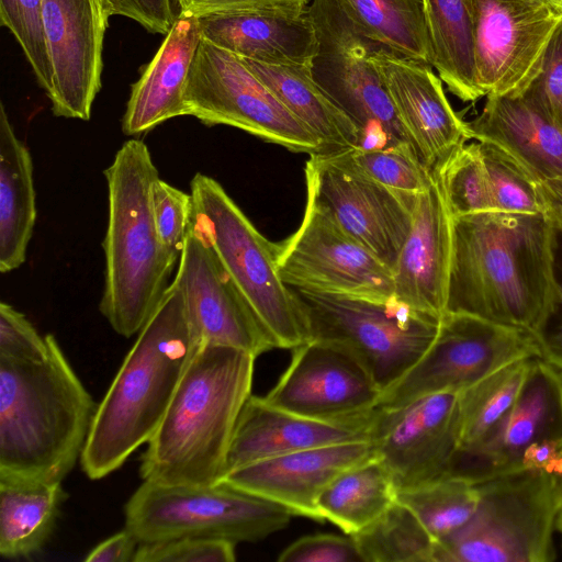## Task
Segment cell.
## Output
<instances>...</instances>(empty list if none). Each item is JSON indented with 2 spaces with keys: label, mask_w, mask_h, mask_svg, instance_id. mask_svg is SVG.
Instances as JSON below:
<instances>
[{
  "label": "cell",
  "mask_w": 562,
  "mask_h": 562,
  "mask_svg": "<svg viewBox=\"0 0 562 562\" xmlns=\"http://www.w3.org/2000/svg\"><path fill=\"white\" fill-rule=\"evenodd\" d=\"M480 146L490 178L493 210L542 213L536 184L497 148L486 143Z\"/></svg>",
  "instance_id": "cell-40"
},
{
  "label": "cell",
  "mask_w": 562,
  "mask_h": 562,
  "mask_svg": "<svg viewBox=\"0 0 562 562\" xmlns=\"http://www.w3.org/2000/svg\"><path fill=\"white\" fill-rule=\"evenodd\" d=\"M396 499L392 475L375 457L337 475L321 493L317 509L324 520L352 535L371 524Z\"/></svg>",
  "instance_id": "cell-32"
},
{
  "label": "cell",
  "mask_w": 562,
  "mask_h": 562,
  "mask_svg": "<svg viewBox=\"0 0 562 562\" xmlns=\"http://www.w3.org/2000/svg\"><path fill=\"white\" fill-rule=\"evenodd\" d=\"M554 267L555 301L548 317L533 335L539 349V358L562 369V231H557Z\"/></svg>",
  "instance_id": "cell-46"
},
{
  "label": "cell",
  "mask_w": 562,
  "mask_h": 562,
  "mask_svg": "<svg viewBox=\"0 0 562 562\" xmlns=\"http://www.w3.org/2000/svg\"><path fill=\"white\" fill-rule=\"evenodd\" d=\"M532 358L518 359L459 393V449L481 445L506 418Z\"/></svg>",
  "instance_id": "cell-34"
},
{
  "label": "cell",
  "mask_w": 562,
  "mask_h": 562,
  "mask_svg": "<svg viewBox=\"0 0 562 562\" xmlns=\"http://www.w3.org/2000/svg\"><path fill=\"white\" fill-rule=\"evenodd\" d=\"M202 40L199 19L179 13L154 58L133 85L122 119L127 136L147 133L184 114V93Z\"/></svg>",
  "instance_id": "cell-27"
},
{
  "label": "cell",
  "mask_w": 562,
  "mask_h": 562,
  "mask_svg": "<svg viewBox=\"0 0 562 562\" xmlns=\"http://www.w3.org/2000/svg\"><path fill=\"white\" fill-rule=\"evenodd\" d=\"M199 347L182 290L172 280L98 404L80 458L89 479L108 476L147 445Z\"/></svg>",
  "instance_id": "cell-2"
},
{
  "label": "cell",
  "mask_w": 562,
  "mask_h": 562,
  "mask_svg": "<svg viewBox=\"0 0 562 562\" xmlns=\"http://www.w3.org/2000/svg\"><path fill=\"white\" fill-rule=\"evenodd\" d=\"M526 92L562 125V23L548 45L539 76Z\"/></svg>",
  "instance_id": "cell-45"
},
{
  "label": "cell",
  "mask_w": 562,
  "mask_h": 562,
  "mask_svg": "<svg viewBox=\"0 0 562 562\" xmlns=\"http://www.w3.org/2000/svg\"><path fill=\"white\" fill-rule=\"evenodd\" d=\"M435 170L452 216L493 210L490 178L480 143L460 144Z\"/></svg>",
  "instance_id": "cell-37"
},
{
  "label": "cell",
  "mask_w": 562,
  "mask_h": 562,
  "mask_svg": "<svg viewBox=\"0 0 562 562\" xmlns=\"http://www.w3.org/2000/svg\"><path fill=\"white\" fill-rule=\"evenodd\" d=\"M369 440L397 491L446 475L460 443L459 393L428 394L396 407H376Z\"/></svg>",
  "instance_id": "cell-16"
},
{
  "label": "cell",
  "mask_w": 562,
  "mask_h": 562,
  "mask_svg": "<svg viewBox=\"0 0 562 562\" xmlns=\"http://www.w3.org/2000/svg\"><path fill=\"white\" fill-rule=\"evenodd\" d=\"M540 3H543L548 7H550L551 9L562 13V0H536Z\"/></svg>",
  "instance_id": "cell-53"
},
{
  "label": "cell",
  "mask_w": 562,
  "mask_h": 562,
  "mask_svg": "<svg viewBox=\"0 0 562 562\" xmlns=\"http://www.w3.org/2000/svg\"><path fill=\"white\" fill-rule=\"evenodd\" d=\"M108 0H43L42 19L53 71L47 95L54 115L90 120L101 88Z\"/></svg>",
  "instance_id": "cell-18"
},
{
  "label": "cell",
  "mask_w": 562,
  "mask_h": 562,
  "mask_svg": "<svg viewBox=\"0 0 562 562\" xmlns=\"http://www.w3.org/2000/svg\"><path fill=\"white\" fill-rule=\"evenodd\" d=\"M193 224L213 248L277 348L311 340L306 316L278 271V245L268 240L215 179L196 172L190 182Z\"/></svg>",
  "instance_id": "cell-6"
},
{
  "label": "cell",
  "mask_w": 562,
  "mask_h": 562,
  "mask_svg": "<svg viewBox=\"0 0 562 562\" xmlns=\"http://www.w3.org/2000/svg\"><path fill=\"white\" fill-rule=\"evenodd\" d=\"M279 562H362L353 538L335 533L303 536L288 546Z\"/></svg>",
  "instance_id": "cell-44"
},
{
  "label": "cell",
  "mask_w": 562,
  "mask_h": 562,
  "mask_svg": "<svg viewBox=\"0 0 562 562\" xmlns=\"http://www.w3.org/2000/svg\"><path fill=\"white\" fill-rule=\"evenodd\" d=\"M277 263L281 279L293 289L394 299L393 272L308 198L299 228L278 244Z\"/></svg>",
  "instance_id": "cell-13"
},
{
  "label": "cell",
  "mask_w": 562,
  "mask_h": 562,
  "mask_svg": "<svg viewBox=\"0 0 562 562\" xmlns=\"http://www.w3.org/2000/svg\"><path fill=\"white\" fill-rule=\"evenodd\" d=\"M151 202L159 238L179 261L193 222L192 196L158 178L151 188Z\"/></svg>",
  "instance_id": "cell-41"
},
{
  "label": "cell",
  "mask_w": 562,
  "mask_h": 562,
  "mask_svg": "<svg viewBox=\"0 0 562 562\" xmlns=\"http://www.w3.org/2000/svg\"><path fill=\"white\" fill-rule=\"evenodd\" d=\"M305 179L307 198L393 272L411 232L419 194L385 187L338 154L310 155Z\"/></svg>",
  "instance_id": "cell-14"
},
{
  "label": "cell",
  "mask_w": 562,
  "mask_h": 562,
  "mask_svg": "<svg viewBox=\"0 0 562 562\" xmlns=\"http://www.w3.org/2000/svg\"><path fill=\"white\" fill-rule=\"evenodd\" d=\"M236 543L212 538L183 537L140 543L135 562H233Z\"/></svg>",
  "instance_id": "cell-42"
},
{
  "label": "cell",
  "mask_w": 562,
  "mask_h": 562,
  "mask_svg": "<svg viewBox=\"0 0 562 562\" xmlns=\"http://www.w3.org/2000/svg\"><path fill=\"white\" fill-rule=\"evenodd\" d=\"M482 97H516L539 76L562 13L536 0H471Z\"/></svg>",
  "instance_id": "cell-15"
},
{
  "label": "cell",
  "mask_w": 562,
  "mask_h": 562,
  "mask_svg": "<svg viewBox=\"0 0 562 562\" xmlns=\"http://www.w3.org/2000/svg\"><path fill=\"white\" fill-rule=\"evenodd\" d=\"M112 15L136 21L150 33L166 35L177 14L173 0H108Z\"/></svg>",
  "instance_id": "cell-47"
},
{
  "label": "cell",
  "mask_w": 562,
  "mask_h": 562,
  "mask_svg": "<svg viewBox=\"0 0 562 562\" xmlns=\"http://www.w3.org/2000/svg\"><path fill=\"white\" fill-rule=\"evenodd\" d=\"M200 346H226L254 357L277 348L193 222L173 279Z\"/></svg>",
  "instance_id": "cell-19"
},
{
  "label": "cell",
  "mask_w": 562,
  "mask_h": 562,
  "mask_svg": "<svg viewBox=\"0 0 562 562\" xmlns=\"http://www.w3.org/2000/svg\"><path fill=\"white\" fill-rule=\"evenodd\" d=\"M555 529L562 535V503L555 518Z\"/></svg>",
  "instance_id": "cell-54"
},
{
  "label": "cell",
  "mask_w": 562,
  "mask_h": 562,
  "mask_svg": "<svg viewBox=\"0 0 562 562\" xmlns=\"http://www.w3.org/2000/svg\"><path fill=\"white\" fill-rule=\"evenodd\" d=\"M544 440L562 442V369L535 357L506 418L481 445L459 449L446 475L479 483L519 470L526 450Z\"/></svg>",
  "instance_id": "cell-20"
},
{
  "label": "cell",
  "mask_w": 562,
  "mask_h": 562,
  "mask_svg": "<svg viewBox=\"0 0 562 562\" xmlns=\"http://www.w3.org/2000/svg\"><path fill=\"white\" fill-rule=\"evenodd\" d=\"M42 9L43 0H0L1 24L14 36L38 85L48 95L53 71L44 35Z\"/></svg>",
  "instance_id": "cell-39"
},
{
  "label": "cell",
  "mask_w": 562,
  "mask_h": 562,
  "mask_svg": "<svg viewBox=\"0 0 562 562\" xmlns=\"http://www.w3.org/2000/svg\"><path fill=\"white\" fill-rule=\"evenodd\" d=\"M47 337L41 361L0 358V477L63 482L83 452L98 405Z\"/></svg>",
  "instance_id": "cell-3"
},
{
  "label": "cell",
  "mask_w": 562,
  "mask_h": 562,
  "mask_svg": "<svg viewBox=\"0 0 562 562\" xmlns=\"http://www.w3.org/2000/svg\"><path fill=\"white\" fill-rule=\"evenodd\" d=\"M282 104L322 143V155L362 146L349 117L315 80L312 66L273 65L241 58Z\"/></svg>",
  "instance_id": "cell-28"
},
{
  "label": "cell",
  "mask_w": 562,
  "mask_h": 562,
  "mask_svg": "<svg viewBox=\"0 0 562 562\" xmlns=\"http://www.w3.org/2000/svg\"><path fill=\"white\" fill-rule=\"evenodd\" d=\"M530 357H540L532 333L469 314L445 313L428 349L382 392L376 407H396L428 394L460 393L501 368Z\"/></svg>",
  "instance_id": "cell-12"
},
{
  "label": "cell",
  "mask_w": 562,
  "mask_h": 562,
  "mask_svg": "<svg viewBox=\"0 0 562 562\" xmlns=\"http://www.w3.org/2000/svg\"><path fill=\"white\" fill-rule=\"evenodd\" d=\"M555 239L543 213L452 216L446 313L535 334L557 296Z\"/></svg>",
  "instance_id": "cell-1"
},
{
  "label": "cell",
  "mask_w": 562,
  "mask_h": 562,
  "mask_svg": "<svg viewBox=\"0 0 562 562\" xmlns=\"http://www.w3.org/2000/svg\"><path fill=\"white\" fill-rule=\"evenodd\" d=\"M542 213L557 231H562V177L536 184Z\"/></svg>",
  "instance_id": "cell-50"
},
{
  "label": "cell",
  "mask_w": 562,
  "mask_h": 562,
  "mask_svg": "<svg viewBox=\"0 0 562 562\" xmlns=\"http://www.w3.org/2000/svg\"><path fill=\"white\" fill-rule=\"evenodd\" d=\"M308 11L319 44L313 76L358 128L362 146H406L420 156L370 59L374 42L353 26L336 0H312Z\"/></svg>",
  "instance_id": "cell-10"
},
{
  "label": "cell",
  "mask_w": 562,
  "mask_h": 562,
  "mask_svg": "<svg viewBox=\"0 0 562 562\" xmlns=\"http://www.w3.org/2000/svg\"><path fill=\"white\" fill-rule=\"evenodd\" d=\"M49 351L48 337L41 336L27 317L12 305L0 303V358L41 361Z\"/></svg>",
  "instance_id": "cell-43"
},
{
  "label": "cell",
  "mask_w": 562,
  "mask_h": 562,
  "mask_svg": "<svg viewBox=\"0 0 562 562\" xmlns=\"http://www.w3.org/2000/svg\"><path fill=\"white\" fill-rule=\"evenodd\" d=\"M335 154L361 173L394 190L420 194L435 179V171L411 147L358 146Z\"/></svg>",
  "instance_id": "cell-38"
},
{
  "label": "cell",
  "mask_w": 562,
  "mask_h": 562,
  "mask_svg": "<svg viewBox=\"0 0 562 562\" xmlns=\"http://www.w3.org/2000/svg\"><path fill=\"white\" fill-rule=\"evenodd\" d=\"M312 0H175L179 13L202 15L210 12L267 5H308Z\"/></svg>",
  "instance_id": "cell-49"
},
{
  "label": "cell",
  "mask_w": 562,
  "mask_h": 562,
  "mask_svg": "<svg viewBox=\"0 0 562 562\" xmlns=\"http://www.w3.org/2000/svg\"><path fill=\"white\" fill-rule=\"evenodd\" d=\"M418 195L413 225L393 270L394 299L441 319L446 313L452 249V215L437 171Z\"/></svg>",
  "instance_id": "cell-24"
},
{
  "label": "cell",
  "mask_w": 562,
  "mask_h": 562,
  "mask_svg": "<svg viewBox=\"0 0 562 562\" xmlns=\"http://www.w3.org/2000/svg\"><path fill=\"white\" fill-rule=\"evenodd\" d=\"M104 177L109 215L100 312L115 333L128 338L154 313L179 261L156 228L151 188L159 172L147 145L137 138L124 142Z\"/></svg>",
  "instance_id": "cell-5"
},
{
  "label": "cell",
  "mask_w": 562,
  "mask_h": 562,
  "mask_svg": "<svg viewBox=\"0 0 562 562\" xmlns=\"http://www.w3.org/2000/svg\"><path fill=\"white\" fill-rule=\"evenodd\" d=\"M308 5L238 8L198 19L202 38L240 58L313 66L319 44Z\"/></svg>",
  "instance_id": "cell-23"
},
{
  "label": "cell",
  "mask_w": 562,
  "mask_h": 562,
  "mask_svg": "<svg viewBox=\"0 0 562 562\" xmlns=\"http://www.w3.org/2000/svg\"><path fill=\"white\" fill-rule=\"evenodd\" d=\"M291 289L306 316L311 339L336 342L351 350L382 392L424 355L441 321L395 299L374 301Z\"/></svg>",
  "instance_id": "cell-9"
},
{
  "label": "cell",
  "mask_w": 562,
  "mask_h": 562,
  "mask_svg": "<svg viewBox=\"0 0 562 562\" xmlns=\"http://www.w3.org/2000/svg\"><path fill=\"white\" fill-rule=\"evenodd\" d=\"M140 542L136 536L124 527L98 543L86 557V562H135Z\"/></svg>",
  "instance_id": "cell-48"
},
{
  "label": "cell",
  "mask_w": 562,
  "mask_h": 562,
  "mask_svg": "<svg viewBox=\"0 0 562 562\" xmlns=\"http://www.w3.org/2000/svg\"><path fill=\"white\" fill-rule=\"evenodd\" d=\"M550 471L553 473L555 477L558 492L562 503V449Z\"/></svg>",
  "instance_id": "cell-52"
},
{
  "label": "cell",
  "mask_w": 562,
  "mask_h": 562,
  "mask_svg": "<svg viewBox=\"0 0 562 562\" xmlns=\"http://www.w3.org/2000/svg\"><path fill=\"white\" fill-rule=\"evenodd\" d=\"M397 501L408 507L438 542L464 526L473 516L479 493L474 483L443 475L422 485L397 491Z\"/></svg>",
  "instance_id": "cell-36"
},
{
  "label": "cell",
  "mask_w": 562,
  "mask_h": 562,
  "mask_svg": "<svg viewBox=\"0 0 562 562\" xmlns=\"http://www.w3.org/2000/svg\"><path fill=\"white\" fill-rule=\"evenodd\" d=\"M432 67L460 100L482 98L475 78L471 0H424Z\"/></svg>",
  "instance_id": "cell-31"
},
{
  "label": "cell",
  "mask_w": 562,
  "mask_h": 562,
  "mask_svg": "<svg viewBox=\"0 0 562 562\" xmlns=\"http://www.w3.org/2000/svg\"><path fill=\"white\" fill-rule=\"evenodd\" d=\"M350 536L362 562H434L436 541L415 514L397 499Z\"/></svg>",
  "instance_id": "cell-35"
},
{
  "label": "cell",
  "mask_w": 562,
  "mask_h": 562,
  "mask_svg": "<svg viewBox=\"0 0 562 562\" xmlns=\"http://www.w3.org/2000/svg\"><path fill=\"white\" fill-rule=\"evenodd\" d=\"M184 114L228 125L292 151L322 153L321 140L237 55L202 38L184 93Z\"/></svg>",
  "instance_id": "cell-11"
},
{
  "label": "cell",
  "mask_w": 562,
  "mask_h": 562,
  "mask_svg": "<svg viewBox=\"0 0 562 562\" xmlns=\"http://www.w3.org/2000/svg\"><path fill=\"white\" fill-rule=\"evenodd\" d=\"M252 355L202 345L140 460V476L164 485L222 481L239 414L251 395Z\"/></svg>",
  "instance_id": "cell-4"
},
{
  "label": "cell",
  "mask_w": 562,
  "mask_h": 562,
  "mask_svg": "<svg viewBox=\"0 0 562 562\" xmlns=\"http://www.w3.org/2000/svg\"><path fill=\"white\" fill-rule=\"evenodd\" d=\"M31 153L18 138L0 105V271L11 272L26 259L36 222V193Z\"/></svg>",
  "instance_id": "cell-29"
},
{
  "label": "cell",
  "mask_w": 562,
  "mask_h": 562,
  "mask_svg": "<svg viewBox=\"0 0 562 562\" xmlns=\"http://www.w3.org/2000/svg\"><path fill=\"white\" fill-rule=\"evenodd\" d=\"M465 138L494 146L535 184L562 177V125L528 92L487 95Z\"/></svg>",
  "instance_id": "cell-25"
},
{
  "label": "cell",
  "mask_w": 562,
  "mask_h": 562,
  "mask_svg": "<svg viewBox=\"0 0 562 562\" xmlns=\"http://www.w3.org/2000/svg\"><path fill=\"white\" fill-rule=\"evenodd\" d=\"M381 394L370 371L351 350L311 339L293 349L290 364L263 398L304 417L345 420L371 414Z\"/></svg>",
  "instance_id": "cell-17"
},
{
  "label": "cell",
  "mask_w": 562,
  "mask_h": 562,
  "mask_svg": "<svg viewBox=\"0 0 562 562\" xmlns=\"http://www.w3.org/2000/svg\"><path fill=\"white\" fill-rule=\"evenodd\" d=\"M284 507L222 480L211 485L144 481L124 506L125 525L140 543L183 537L256 542L284 529Z\"/></svg>",
  "instance_id": "cell-8"
},
{
  "label": "cell",
  "mask_w": 562,
  "mask_h": 562,
  "mask_svg": "<svg viewBox=\"0 0 562 562\" xmlns=\"http://www.w3.org/2000/svg\"><path fill=\"white\" fill-rule=\"evenodd\" d=\"M470 520L436 542L434 562H551L561 505L551 471L519 469L474 483Z\"/></svg>",
  "instance_id": "cell-7"
},
{
  "label": "cell",
  "mask_w": 562,
  "mask_h": 562,
  "mask_svg": "<svg viewBox=\"0 0 562 562\" xmlns=\"http://www.w3.org/2000/svg\"><path fill=\"white\" fill-rule=\"evenodd\" d=\"M376 409V408H375ZM375 409L345 420L304 417L250 395L246 401L226 459V473L265 459L322 446L369 440Z\"/></svg>",
  "instance_id": "cell-26"
},
{
  "label": "cell",
  "mask_w": 562,
  "mask_h": 562,
  "mask_svg": "<svg viewBox=\"0 0 562 562\" xmlns=\"http://www.w3.org/2000/svg\"><path fill=\"white\" fill-rule=\"evenodd\" d=\"M370 59L425 165L434 170L464 143L465 122L454 112L430 65L374 43Z\"/></svg>",
  "instance_id": "cell-21"
},
{
  "label": "cell",
  "mask_w": 562,
  "mask_h": 562,
  "mask_svg": "<svg viewBox=\"0 0 562 562\" xmlns=\"http://www.w3.org/2000/svg\"><path fill=\"white\" fill-rule=\"evenodd\" d=\"M61 482L0 477V554L30 558L48 541L65 499Z\"/></svg>",
  "instance_id": "cell-30"
},
{
  "label": "cell",
  "mask_w": 562,
  "mask_h": 562,
  "mask_svg": "<svg viewBox=\"0 0 562 562\" xmlns=\"http://www.w3.org/2000/svg\"><path fill=\"white\" fill-rule=\"evenodd\" d=\"M367 38L432 67L424 0H336Z\"/></svg>",
  "instance_id": "cell-33"
},
{
  "label": "cell",
  "mask_w": 562,
  "mask_h": 562,
  "mask_svg": "<svg viewBox=\"0 0 562 562\" xmlns=\"http://www.w3.org/2000/svg\"><path fill=\"white\" fill-rule=\"evenodd\" d=\"M373 458L370 440L348 441L257 461L231 471L223 480L292 515L324 521L317 509L324 488L345 470Z\"/></svg>",
  "instance_id": "cell-22"
},
{
  "label": "cell",
  "mask_w": 562,
  "mask_h": 562,
  "mask_svg": "<svg viewBox=\"0 0 562 562\" xmlns=\"http://www.w3.org/2000/svg\"><path fill=\"white\" fill-rule=\"evenodd\" d=\"M562 449L561 441L544 440L530 446L524 453L520 469L550 471Z\"/></svg>",
  "instance_id": "cell-51"
}]
</instances>
